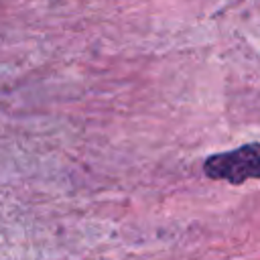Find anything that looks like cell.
Segmentation results:
<instances>
[{"label": "cell", "instance_id": "1", "mask_svg": "<svg viewBox=\"0 0 260 260\" xmlns=\"http://www.w3.org/2000/svg\"><path fill=\"white\" fill-rule=\"evenodd\" d=\"M203 171L209 179L228 181L232 185L260 179V142H250L228 152H215L205 158Z\"/></svg>", "mask_w": 260, "mask_h": 260}]
</instances>
